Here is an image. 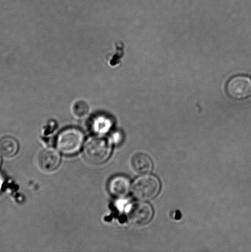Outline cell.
Here are the masks:
<instances>
[{
	"mask_svg": "<svg viewBox=\"0 0 251 252\" xmlns=\"http://www.w3.org/2000/svg\"><path fill=\"white\" fill-rule=\"evenodd\" d=\"M127 216L129 221L135 225H145L151 220L153 209L149 204L145 202H135L130 206Z\"/></svg>",
	"mask_w": 251,
	"mask_h": 252,
	"instance_id": "cell-5",
	"label": "cell"
},
{
	"mask_svg": "<svg viewBox=\"0 0 251 252\" xmlns=\"http://www.w3.org/2000/svg\"><path fill=\"white\" fill-rule=\"evenodd\" d=\"M19 150V144L14 138L6 136L0 139V153L6 158L13 157Z\"/></svg>",
	"mask_w": 251,
	"mask_h": 252,
	"instance_id": "cell-9",
	"label": "cell"
},
{
	"mask_svg": "<svg viewBox=\"0 0 251 252\" xmlns=\"http://www.w3.org/2000/svg\"><path fill=\"white\" fill-rule=\"evenodd\" d=\"M73 113L78 118L84 117L89 112V106L83 100H79L73 105Z\"/></svg>",
	"mask_w": 251,
	"mask_h": 252,
	"instance_id": "cell-10",
	"label": "cell"
},
{
	"mask_svg": "<svg viewBox=\"0 0 251 252\" xmlns=\"http://www.w3.org/2000/svg\"><path fill=\"white\" fill-rule=\"evenodd\" d=\"M83 141L84 134L80 129L68 128L59 134L56 146L64 155H73L80 150Z\"/></svg>",
	"mask_w": 251,
	"mask_h": 252,
	"instance_id": "cell-3",
	"label": "cell"
},
{
	"mask_svg": "<svg viewBox=\"0 0 251 252\" xmlns=\"http://www.w3.org/2000/svg\"><path fill=\"white\" fill-rule=\"evenodd\" d=\"M60 163V156L55 150L48 148L40 153L38 159L39 169L46 173H51L57 169Z\"/></svg>",
	"mask_w": 251,
	"mask_h": 252,
	"instance_id": "cell-6",
	"label": "cell"
},
{
	"mask_svg": "<svg viewBox=\"0 0 251 252\" xmlns=\"http://www.w3.org/2000/svg\"><path fill=\"white\" fill-rule=\"evenodd\" d=\"M161 189V183L154 175H144L135 180L132 186L134 196L140 201L153 199Z\"/></svg>",
	"mask_w": 251,
	"mask_h": 252,
	"instance_id": "cell-2",
	"label": "cell"
},
{
	"mask_svg": "<svg viewBox=\"0 0 251 252\" xmlns=\"http://www.w3.org/2000/svg\"><path fill=\"white\" fill-rule=\"evenodd\" d=\"M226 92L233 100L247 99L251 97V79L245 75L233 76L226 85Z\"/></svg>",
	"mask_w": 251,
	"mask_h": 252,
	"instance_id": "cell-4",
	"label": "cell"
},
{
	"mask_svg": "<svg viewBox=\"0 0 251 252\" xmlns=\"http://www.w3.org/2000/svg\"><path fill=\"white\" fill-rule=\"evenodd\" d=\"M2 184H3V180H2V177L0 175V189H1Z\"/></svg>",
	"mask_w": 251,
	"mask_h": 252,
	"instance_id": "cell-12",
	"label": "cell"
},
{
	"mask_svg": "<svg viewBox=\"0 0 251 252\" xmlns=\"http://www.w3.org/2000/svg\"><path fill=\"white\" fill-rule=\"evenodd\" d=\"M110 122L107 119H103V118H100L96 121L94 125L95 130L97 132H104L108 130L110 127Z\"/></svg>",
	"mask_w": 251,
	"mask_h": 252,
	"instance_id": "cell-11",
	"label": "cell"
},
{
	"mask_svg": "<svg viewBox=\"0 0 251 252\" xmlns=\"http://www.w3.org/2000/svg\"><path fill=\"white\" fill-rule=\"evenodd\" d=\"M130 180L124 176H116L110 180L108 188L113 196L122 197L127 196L130 190Z\"/></svg>",
	"mask_w": 251,
	"mask_h": 252,
	"instance_id": "cell-7",
	"label": "cell"
},
{
	"mask_svg": "<svg viewBox=\"0 0 251 252\" xmlns=\"http://www.w3.org/2000/svg\"><path fill=\"white\" fill-rule=\"evenodd\" d=\"M133 170L139 174H146L151 171L152 162L148 156L144 153H137L131 159Z\"/></svg>",
	"mask_w": 251,
	"mask_h": 252,
	"instance_id": "cell-8",
	"label": "cell"
},
{
	"mask_svg": "<svg viewBox=\"0 0 251 252\" xmlns=\"http://www.w3.org/2000/svg\"><path fill=\"white\" fill-rule=\"evenodd\" d=\"M0 164H1V158H0Z\"/></svg>",
	"mask_w": 251,
	"mask_h": 252,
	"instance_id": "cell-13",
	"label": "cell"
},
{
	"mask_svg": "<svg viewBox=\"0 0 251 252\" xmlns=\"http://www.w3.org/2000/svg\"><path fill=\"white\" fill-rule=\"evenodd\" d=\"M112 146L102 138H90L85 143L84 154L86 159L93 164H101L107 161L112 154Z\"/></svg>",
	"mask_w": 251,
	"mask_h": 252,
	"instance_id": "cell-1",
	"label": "cell"
}]
</instances>
